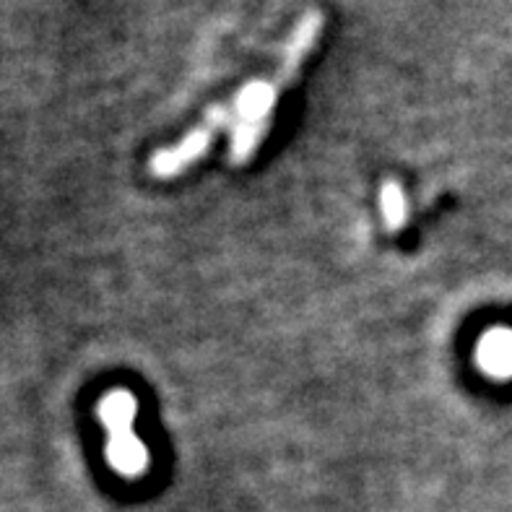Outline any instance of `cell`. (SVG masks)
I'll return each mask as SVG.
<instances>
[{"mask_svg": "<svg viewBox=\"0 0 512 512\" xmlns=\"http://www.w3.org/2000/svg\"><path fill=\"white\" fill-rule=\"evenodd\" d=\"M325 29V16L320 11L305 13L284 42L276 71L263 78H255L240 89V94L227 104H216L206 112L201 123L188 130L175 146L159 149L149 159V172L159 180L188 172L208 154L219 130L229 128V162L242 167L258 154L273 123V112L284 97L286 86H292L305 68L307 58L318 47V39Z\"/></svg>", "mask_w": 512, "mask_h": 512, "instance_id": "obj_1", "label": "cell"}, {"mask_svg": "<svg viewBox=\"0 0 512 512\" xmlns=\"http://www.w3.org/2000/svg\"><path fill=\"white\" fill-rule=\"evenodd\" d=\"M99 422L107 429V463L125 479H141L149 471V448L133 432L138 401L130 390H110L97 406Z\"/></svg>", "mask_w": 512, "mask_h": 512, "instance_id": "obj_2", "label": "cell"}, {"mask_svg": "<svg viewBox=\"0 0 512 512\" xmlns=\"http://www.w3.org/2000/svg\"><path fill=\"white\" fill-rule=\"evenodd\" d=\"M476 362L484 375L497 377V380L512 377V331L494 328L484 333L476 346Z\"/></svg>", "mask_w": 512, "mask_h": 512, "instance_id": "obj_3", "label": "cell"}, {"mask_svg": "<svg viewBox=\"0 0 512 512\" xmlns=\"http://www.w3.org/2000/svg\"><path fill=\"white\" fill-rule=\"evenodd\" d=\"M380 208H383V221L388 232H401L409 224V201L406 190L398 180H385L380 188Z\"/></svg>", "mask_w": 512, "mask_h": 512, "instance_id": "obj_4", "label": "cell"}]
</instances>
